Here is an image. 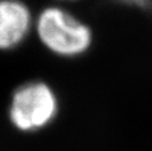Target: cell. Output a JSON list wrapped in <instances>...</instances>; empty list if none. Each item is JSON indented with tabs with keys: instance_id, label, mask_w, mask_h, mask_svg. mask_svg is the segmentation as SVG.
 I'll use <instances>...</instances> for the list:
<instances>
[{
	"instance_id": "3",
	"label": "cell",
	"mask_w": 152,
	"mask_h": 151,
	"mask_svg": "<svg viewBox=\"0 0 152 151\" xmlns=\"http://www.w3.org/2000/svg\"><path fill=\"white\" fill-rule=\"evenodd\" d=\"M31 26L28 8L19 0H0V50L18 45Z\"/></svg>"
},
{
	"instance_id": "4",
	"label": "cell",
	"mask_w": 152,
	"mask_h": 151,
	"mask_svg": "<svg viewBox=\"0 0 152 151\" xmlns=\"http://www.w3.org/2000/svg\"><path fill=\"white\" fill-rule=\"evenodd\" d=\"M115 1L144 10H152V0H115Z\"/></svg>"
},
{
	"instance_id": "1",
	"label": "cell",
	"mask_w": 152,
	"mask_h": 151,
	"mask_svg": "<svg viewBox=\"0 0 152 151\" xmlns=\"http://www.w3.org/2000/svg\"><path fill=\"white\" fill-rule=\"evenodd\" d=\"M37 32L42 43L61 56L81 55L91 43L90 29L59 7H48L40 12Z\"/></svg>"
},
{
	"instance_id": "2",
	"label": "cell",
	"mask_w": 152,
	"mask_h": 151,
	"mask_svg": "<svg viewBox=\"0 0 152 151\" xmlns=\"http://www.w3.org/2000/svg\"><path fill=\"white\" fill-rule=\"evenodd\" d=\"M57 112V100L51 88L39 81L20 86L13 94L10 118L21 131H32L49 124Z\"/></svg>"
}]
</instances>
